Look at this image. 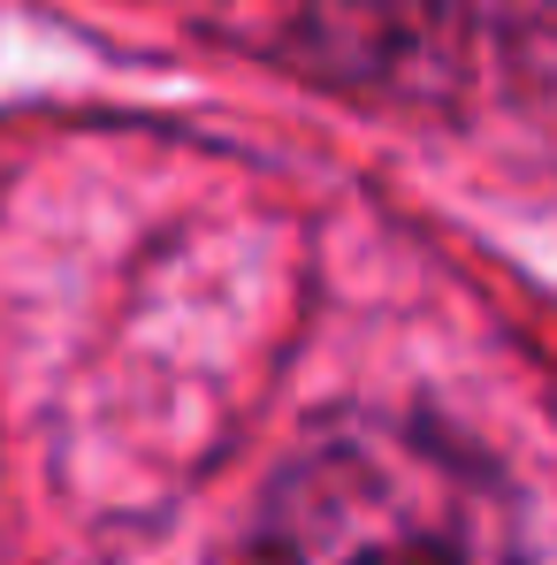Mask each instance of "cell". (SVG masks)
<instances>
[{"mask_svg":"<svg viewBox=\"0 0 557 565\" xmlns=\"http://www.w3.org/2000/svg\"><path fill=\"white\" fill-rule=\"evenodd\" d=\"M504 481L436 428L336 420L276 473L253 565H512Z\"/></svg>","mask_w":557,"mask_h":565,"instance_id":"1","label":"cell"},{"mask_svg":"<svg viewBox=\"0 0 557 565\" xmlns=\"http://www.w3.org/2000/svg\"><path fill=\"white\" fill-rule=\"evenodd\" d=\"M459 8L465 0H313V31L329 62L405 77V70L451 62Z\"/></svg>","mask_w":557,"mask_h":565,"instance_id":"2","label":"cell"}]
</instances>
